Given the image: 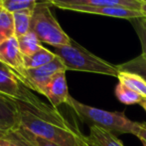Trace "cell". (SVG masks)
Segmentation results:
<instances>
[{"instance_id":"cell-6","label":"cell","mask_w":146,"mask_h":146,"mask_svg":"<svg viewBox=\"0 0 146 146\" xmlns=\"http://www.w3.org/2000/svg\"><path fill=\"white\" fill-rule=\"evenodd\" d=\"M52 6L63 10H71V11L82 12V13L98 14V15L110 16L121 19H141L144 18L143 13L140 10H131L120 7H100V6H90L79 4L75 0H51Z\"/></svg>"},{"instance_id":"cell-23","label":"cell","mask_w":146,"mask_h":146,"mask_svg":"<svg viewBox=\"0 0 146 146\" xmlns=\"http://www.w3.org/2000/svg\"><path fill=\"white\" fill-rule=\"evenodd\" d=\"M140 11L143 13V15H144V18H146V0H141Z\"/></svg>"},{"instance_id":"cell-28","label":"cell","mask_w":146,"mask_h":146,"mask_svg":"<svg viewBox=\"0 0 146 146\" xmlns=\"http://www.w3.org/2000/svg\"><path fill=\"white\" fill-rule=\"evenodd\" d=\"M2 10V5H1V0H0V11Z\"/></svg>"},{"instance_id":"cell-21","label":"cell","mask_w":146,"mask_h":146,"mask_svg":"<svg viewBox=\"0 0 146 146\" xmlns=\"http://www.w3.org/2000/svg\"><path fill=\"white\" fill-rule=\"evenodd\" d=\"M20 127H21V130H22V132L24 133V135L36 146H60L58 144H56V143H53V142H51V141H48V140H46V139H43V138H41V137H38V136H36V135L32 134L29 131L26 130L24 127H22L21 125H20Z\"/></svg>"},{"instance_id":"cell-2","label":"cell","mask_w":146,"mask_h":146,"mask_svg":"<svg viewBox=\"0 0 146 146\" xmlns=\"http://www.w3.org/2000/svg\"><path fill=\"white\" fill-rule=\"evenodd\" d=\"M53 52L63 60L66 68L72 71H81L117 77L120 66H116L92 52L72 39L70 45L55 47Z\"/></svg>"},{"instance_id":"cell-9","label":"cell","mask_w":146,"mask_h":146,"mask_svg":"<svg viewBox=\"0 0 146 146\" xmlns=\"http://www.w3.org/2000/svg\"><path fill=\"white\" fill-rule=\"evenodd\" d=\"M24 87L14 70L0 62V94L20 100Z\"/></svg>"},{"instance_id":"cell-29","label":"cell","mask_w":146,"mask_h":146,"mask_svg":"<svg viewBox=\"0 0 146 146\" xmlns=\"http://www.w3.org/2000/svg\"><path fill=\"white\" fill-rule=\"evenodd\" d=\"M145 62H146V61H145Z\"/></svg>"},{"instance_id":"cell-12","label":"cell","mask_w":146,"mask_h":146,"mask_svg":"<svg viewBox=\"0 0 146 146\" xmlns=\"http://www.w3.org/2000/svg\"><path fill=\"white\" fill-rule=\"evenodd\" d=\"M117 78L119 83H122L126 87L140 94L143 98H146V79L140 74L123 70L120 66V71L117 75Z\"/></svg>"},{"instance_id":"cell-7","label":"cell","mask_w":146,"mask_h":146,"mask_svg":"<svg viewBox=\"0 0 146 146\" xmlns=\"http://www.w3.org/2000/svg\"><path fill=\"white\" fill-rule=\"evenodd\" d=\"M23 57L16 37H12L0 44V62L14 70L17 76L25 70Z\"/></svg>"},{"instance_id":"cell-11","label":"cell","mask_w":146,"mask_h":146,"mask_svg":"<svg viewBox=\"0 0 146 146\" xmlns=\"http://www.w3.org/2000/svg\"><path fill=\"white\" fill-rule=\"evenodd\" d=\"M87 142L88 146H124L112 132L98 126L90 127Z\"/></svg>"},{"instance_id":"cell-14","label":"cell","mask_w":146,"mask_h":146,"mask_svg":"<svg viewBox=\"0 0 146 146\" xmlns=\"http://www.w3.org/2000/svg\"><path fill=\"white\" fill-rule=\"evenodd\" d=\"M33 11L34 10H23V11L15 12L12 14L16 38H20L31 31Z\"/></svg>"},{"instance_id":"cell-15","label":"cell","mask_w":146,"mask_h":146,"mask_svg":"<svg viewBox=\"0 0 146 146\" xmlns=\"http://www.w3.org/2000/svg\"><path fill=\"white\" fill-rule=\"evenodd\" d=\"M0 146H36L24 135L20 125L0 137Z\"/></svg>"},{"instance_id":"cell-10","label":"cell","mask_w":146,"mask_h":146,"mask_svg":"<svg viewBox=\"0 0 146 146\" xmlns=\"http://www.w3.org/2000/svg\"><path fill=\"white\" fill-rule=\"evenodd\" d=\"M19 125V111L16 100L0 94V129L7 133Z\"/></svg>"},{"instance_id":"cell-3","label":"cell","mask_w":146,"mask_h":146,"mask_svg":"<svg viewBox=\"0 0 146 146\" xmlns=\"http://www.w3.org/2000/svg\"><path fill=\"white\" fill-rule=\"evenodd\" d=\"M82 121L90 126H98L110 132L130 133L135 125V122L125 116L122 112H110L100 108L92 107L87 104L76 100L70 96L67 102Z\"/></svg>"},{"instance_id":"cell-20","label":"cell","mask_w":146,"mask_h":146,"mask_svg":"<svg viewBox=\"0 0 146 146\" xmlns=\"http://www.w3.org/2000/svg\"><path fill=\"white\" fill-rule=\"evenodd\" d=\"M133 27L140 40L141 48H142L141 57L143 58V60L146 61V26L143 24L141 19H133Z\"/></svg>"},{"instance_id":"cell-16","label":"cell","mask_w":146,"mask_h":146,"mask_svg":"<svg viewBox=\"0 0 146 146\" xmlns=\"http://www.w3.org/2000/svg\"><path fill=\"white\" fill-rule=\"evenodd\" d=\"M18 39L19 48L23 56H30V55L36 53L39 49L42 48V44L36 34L31 30L26 35L20 37Z\"/></svg>"},{"instance_id":"cell-24","label":"cell","mask_w":146,"mask_h":146,"mask_svg":"<svg viewBox=\"0 0 146 146\" xmlns=\"http://www.w3.org/2000/svg\"><path fill=\"white\" fill-rule=\"evenodd\" d=\"M140 105L142 106V108L145 110V112H146V98H143V100H142V101H141Z\"/></svg>"},{"instance_id":"cell-25","label":"cell","mask_w":146,"mask_h":146,"mask_svg":"<svg viewBox=\"0 0 146 146\" xmlns=\"http://www.w3.org/2000/svg\"><path fill=\"white\" fill-rule=\"evenodd\" d=\"M5 134H6V132H4L3 130H1V129H0V137H3Z\"/></svg>"},{"instance_id":"cell-4","label":"cell","mask_w":146,"mask_h":146,"mask_svg":"<svg viewBox=\"0 0 146 146\" xmlns=\"http://www.w3.org/2000/svg\"><path fill=\"white\" fill-rule=\"evenodd\" d=\"M50 1H41L35 7L31 21V30L41 42L55 47L70 45L72 38L66 33L51 10Z\"/></svg>"},{"instance_id":"cell-22","label":"cell","mask_w":146,"mask_h":146,"mask_svg":"<svg viewBox=\"0 0 146 146\" xmlns=\"http://www.w3.org/2000/svg\"><path fill=\"white\" fill-rule=\"evenodd\" d=\"M131 134L136 136L140 141H146V122H135Z\"/></svg>"},{"instance_id":"cell-26","label":"cell","mask_w":146,"mask_h":146,"mask_svg":"<svg viewBox=\"0 0 146 146\" xmlns=\"http://www.w3.org/2000/svg\"><path fill=\"white\" fill-rule=\"evenodd\" d=\"M141 20H142V22H143V24L146 26V18H141Z\"/></svg>"},{"instance_id":"cell-8","label":"cell","mask_w":146,"mask_h":146,"mask_svg":"<svg viewBox=\"0 0 146 146\" xmlns=\"http://www.w3.org/2000/svg\"><path fill=\"white\" fill-rule=\"evenodd\" d=\"M44 96H46L52 104V107L57 108L62 104H67L70 98L68 89L66 72H59L53 76L47 85Z\"/></svg>"},{"instance_id":"cell-18","label":"cell","mask_w":146,"mask_h":146,"mask_svg":"<svg viewBox=\"0 0 146 146\" xmlns=\"http://www.w3.org/2000/svg\"><path fill=\"white\" fill-rule=\"evenodd\" d=\"M115 96L116 98L125 105H134V104H140L143 100V97L140 94L136 93L135 91L131 90L130 88L126 87L122 83H118L115 87Z\"/></svg>"},{"instance_id":"cell-27","label":"cell","mask_w":146,"mask_h":146,"mask_svg":"<svg viewBox=\"0 0 146 146\" xmlns=\"http://www.w3.org/2000/svg\"><path fill=\"white\" fill-rule=\"evenodd\" d=\"M141 142H142L143 146H146V141H141Z\"/></svg>"},{"instance_id":"cell-19","label":"cell","mask_w":146,"mask_h":146,"mask_svg":"<svg viewBox=\"0 0 146 146\" xmlns=\"http://www.w3.org/2000/svg\"><path fill=\"white\" fill-rule=\"evenodd\" d=\"M37 4L36 0H1L2 9L11 14L23 10H34Z\"/></svg>"},{"instance_id":"cell-17","label":"cell","mask_w":146,"mask_h":146,"mask_svg":"<svg viewBox=\"0 0 146 146\" xmlns=\"http://www.w3.org/2000/svg\"><path fill=\"white\" fill-rule=\"evenodd\" d=\"M15 37L13 15L6 10L0 11V44Z\"/></svg>"},{"instance_id":"cell-13","label":"cell","mask_w":146,"mask_h":146,"mask_svg":"<svg viewBox=\"0 0 146 146\" xmlns=\"http://www.w3.org/2000/svg\"><path fill=\"white\" fill-rule=\"evenodd\" d=\"M56 57L57 55L54 52L48 50L45 47H42L34 54L23 57L24 67H25V69L39 68V67H42L48 63L52 62Z\"/></svg>"},{"instance_id":"cell-1","label":"cell","mask_w":146,"mask_h":146,"mask_svg":"<svg viewBox=\"0 0 146 146\" xmlns=\"http://www.w3.org/2000/svg\"><path fill=\"white\" fill-rule=\"evenodd\" d=\"M16 102L20 125L30 133L60 146H88L87 137L77 127L57 108L41 101L27 87H24L22 98Z\"/></svg>"},{"instance_id":"cell-5","label":"cell","mask_w":146,"mask_h":146,"mask_svg":"<svg viewBox=\"0 0 146 146\" xmlns=\"http://www.w3.org/2000/svg\"><path fill=\"white\" fill-rule=\"evenodd\" d=\"M66 71H67V68L63 60L59 56H57L52 62L42 67L34 69H25L17 77L28 89L34 90L44 95L47 85L51 81L53 76L59 72H66Z\"/></svg>"}]
</instances>
